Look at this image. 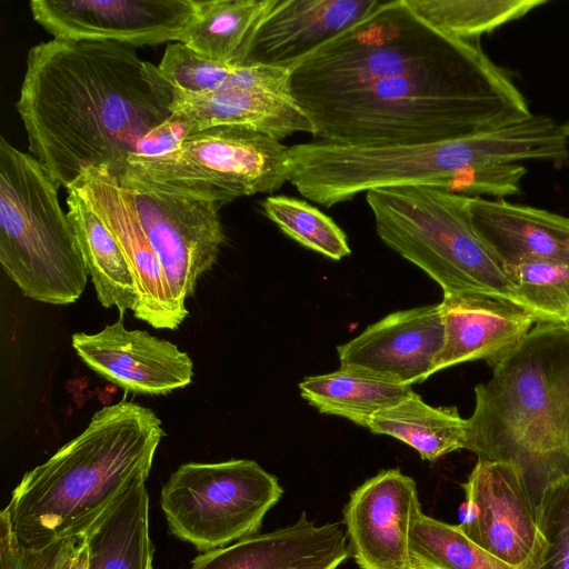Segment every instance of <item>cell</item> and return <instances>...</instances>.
<instances>
[{
  "mask_svg": "<svg viewBox=\"0 0 569 569\" xmlns=\"http://www.w3.org/2000/svg\"><path fill=\"white\" fill-rule=\"evenodd\" d=\"M445 341L440 303L389 313L337 347L340 368L412 386L433 375Z\"/></svg>",
  "mask_w": 569,
  "mask_h": 569,
  "instance_id": "cell-16",
  "label": "cell"
},
{
  "mask_svg": "<svg viewBox=\"0 0 569 569\" xmlns=\"http://www.w3.org/2000/svg\"><path fill=\"white\" fill-rule=\"evenodd\" d=\"M537 519L546 548L536 569H569V476L543 488Z\"/></svg>",
  "mask_w": 569,
  "mask_h": 569,
  "instance_id": "cell-33",
  "label": "cell"
},
{
  "mask_svg": "<svg viewBox=\"0 0 569 569\" xmlns=\"http://www.w3.org/2000/svg\"><path fill=\"white\" fill-rule=\"evenodd\" d=\"M467 197L422 186L366 192L381 241L427 273L443 295H482L525 308L505 266L475 231Z\"/></svg>",
  "mask_w": 569,
  "mask_h": 569,
  "instance_id": "cell-6",
  "label": "cell"
},
{
  "mask_svg": "<svg viewBox=\"0 0 569 569\" xmlns=\"http://www.w3.org/2000/svg\"><path fill=\"white\" fill-rule=\"evenodd\" d=\"M68 188L88 203L121 248L138 289L133 316L156 329H178L189 312L176 302L128 191L108 169L94 167L86 169Z\"/></svg>",
  "mask_w": 569,
  "mask_h": 569,
  "instance_id": "cell-14",
  "label": "cell"
},
{
  "mask_svg": "<svg viewBox=\"0 0 569 569\" xmlns=\"http://www.w3.org/2000/svg\"><path fill=\"white\" fill-rule=\"evenodd\" d=\"M171 111L187 121L192 132L240 127L280 141L296 132L312 133L309 119L292 97L259 89L227 87L207 93L173 89Z\"/></svg>",
  "mask_w": 569,
  "mask_h": 569,
  "instance_id": "cell-22",
  "label": "cell"
},
{
  "mask_svg": "<svg viewBox=\"0 0 569 569\" xmlns=\"http://www.w3.org/2000/svg\"><path fill=\"white\" fill-rule=\"evenodd\" d=\"M199 0H32L36 22L60 40L111 41L131 47L180 42Z\"/></svg>",
  "mask_w": 569,
  "mask_h": 569,
  "instance_id": "cell-13",
  "label": "cell"
},
{
  "mask_svg": "<svg viewBox=\"0 0 569 569\" xmlns=\"http://www.w3.org/2000/svg\"><path fill=\"white\" fill-rule=\"evenodd\" d=\"M128 191L142 229L157 254L172 296L184 310L198 280L216 263L224 232L220 204L124 177H116Z\"/></svg>",
  "mask_w": 569,
  "mask_h": 569,
  "instance_id": "cell-11",
  "label": "cell"
},
{
  "mask_svg": "<svg viewBox=\"0 0 569 569\" xmlns=\"http://www.w3.org/2000/svg\"><path fill=\"white\" fill-rule=\"evenodd\" d=\"M67 214L88 274L102 307L134 312L138 289L132 270L114 237L88 203L67 188Z\"/></svg>",
  "mask_w": 569,
  "mask_h": 569,
  "instance_id": "cell-24",
  "label": "cell"
},
{
  "mask_svg": "<svg viewBox=\"0 0 569 569\" xmlns=\"http://www.w3.org/2000/svg\"><path fill=\"white\" fill-rule=\"evenodd\" d=\"M383 0H277L246 63L292 68L375 11Z\"/></svg>",
  "mask_w": 569,
  "mask_h": 569,
  "instance_id": "cell-20",
  "label": "cell"
},
{
  "mask_svg": "<svg viewBox=\"0 0 569 569\" xmlns=\"http://www.w3.org/2000/svg\"><path fill=\"white\" fill-rule=\"evenodd\" d=\"M301 397L319 412L346 418L361 427L371 417L402 401L413 390L339 368L337 371L305 378Z\"/></svg>",
  "mask_w": 569,
  "mask_h": 569,
  "instance_id": "cell-27",
  "label": "cell"
},
{
  "mask_svg": "<svg viewBox=\"0 0 569 569\" xmlns=\"http://www.w3.org/2000/svg\"><path fill=\"white\" fill-rule=\"evenodd\" d=\"M421 18L456 38L479 42L503 24L526 17L548 0H406Z\"/></svg>",
  "mask_w": 569,
  "mask_h": 569,
  "instance_id": "cell-28",
  "label": "cell"
},
{
  "mask_svg": "<svg viewBox=\"0 0 569 569\" xmlns=\"http://www.w3.org/2000/svg\"><path fill=\"white\" fill-rule=\"evenodd\" d=\"M479 42L450 36L416 13L406 0H383L362 20L292 67L298 106L469 59Z\"/></svg>",
  "mask_w": 569,
  "mask_h": 569,
  "instance_id": "cell-8",
  "label": "cell"
},
{
  "mask_svg": "<svg viewBox=\"0 0 569 569\" xmlns=\"http://www.w3.org/2000/svg\"><path fill=\"white\" fill-rule=\"evenodd\" d=\"M173 87L136 48L52 39L33 46L17 110L29 151L64 188L88 168L119 173L171 116Z\"/></svg>",
  "mask_w": 569,
  "mask_h": 569,
  "instance_id": "cell-1",
  "label": "cell"
},
{
  "mask_svg": "<svg viewBox=\"0 0 569 569\" xmlns=\"http://www.w3.org/2000/svg\"><path fill=\"white\" fill-rule=\"evenodd\" d=\"M123 316L99 332L72 335V348L82 362L126 392L163 396L189 386V355L148 331L127 329Z\"/></svg>",
  "mask_w": 569,
  "mask_h": 569,
  "instance_id": "cell-17",
  "label": "cell"
},
{
  "mask_svg": "<svg viewBox=\"0 0 569 569\" xmlns=\"http://www.w3.org/2000/svg\"><path fill=\"white\" fill-rule=\"evenodd\" d=\"M61 187L31 153L0 139V264L21 293L70 305L84 291L88 271Z\"/></svg>",
  "mask_w": 569,
  "mask_h": 569,
  "instance_id": "cell-7",
  "label": "cell"
},
{
  "mask_svg": "<svg viewBox=\"0 0 569 569\" xmlns=\"http://www.w3.org/2000/svg\"><path fill=\"white\" fill-rule=\"evenodd\" d=\"M240 66L210 60L177 41L166 47L158 69L173 89L207 93L234 87Z\"/></svg>",
  "mask_w": 569,
  "mask_h": 569,
  "instance_id": "cell-32",
  "label": "cell"
},
{
  "mask_svg": "<svg viewBox=\"0 0 569 569\" xmlns=\"http://www.w3.org/2000/svg\"><path fill=\"white\" fill-rule=\"evenodd\" d=\"M61 569H87V548L83 537Z\"/></svg>",
  "mask_w": 569,
  "mask_h": 569,
  "instance_id": "cell-36",
  "label": "cell"
},
{
  "mask_svg": "<svg viewBox=\"0 0 569 569\" xmlns=\"http://www.w3.org/2000/svg\"><path fill=\"white\" fill-rule=\"evenodd\" d=\"M506 270L537 322L569 323V263L529 262Z\"/></svg>",
  "mask_w": 569,
  "mask_h": 569,
  "instance_id": "cell-31",
  "label": "cell"
},
{
  "mask_svg": "<svg viewBox=\"0 0 569 569\" xmlns=\"http://www.w3.org/2000/svg\"><path fill=\"white\" fill-rule=\"evenodd\" d=\"M82 537L66 539L41 549H28L14 537L0 515V569H61Z\"/></svg>",
  "mask_w": 569,
  "mask_h": 569,
  "instance_id": "cell-34",
  "label": "cell"
},
{
  "mask_svg": "<svg viewBox=\"0 0 569 569\" xmlns=\"http://www.w3.org/2000/svg\"><path fill=\"white\" fill-rule=\"evenodd\" d=\"M262 209L268 219L301 246L336 261L351 253L342 229L306 201L269 196L263 200Z\"/></svg>",
  "mask_w": 569,
  "mask_h": 569,
  "instance_id": "cell-30",
  "label": "cell"
},
{
  "mask_svg": "<svg viewBox=\"0 0 569 569\" xmlns=\"http://www.w3.org/2000/svg\"><path fill=\"white\" fill-rule=\"evenodd\" d=\"M569 159V138L551 117L531 114L453 139L396 146L311 141L289 147V182L330 208L373 189L422 186L468 197L488 196L493 164Z\"/></svg>",
  "mask_w": 569,
  "mask_h": 569,
  "instance_id": "cell-2",
  "label": "cell"
},
{
  "mask_svg": "<svg viewBox=\"0 0 569 569\" xmlns=\"http://www.w3.org/2000/svg\"><path fill=\"white\" fill-rule=\"evenodd\" d=\"M440 309L445 341L433 373L475 360L493 368L519 348L537 323L527 309L482 295H443Z\"/></svg>",
  "mask_w": 569,
  "mask_h": 569,
  "instance_id": "cell-18",
  "label": "cell"
},
{
  "mask_svg": "<svg viewBox=\"0 0 569 569\" xmlns=\"http://www.w3.org/2000/svg\"><path fill=\"white\" fill-rule=\"evenodd\" d=\"M467 450L510 462L538 501L569 476V323L537 322L523 342L475 387Z\"/></svg>",
  "mask_w": 569,
  "mask_h": 569,
  "instance_id": "cell-5",
  "label": "cell"
},
{
  "mask_svg": "<svg viewBox=\"0 0 569 569\" xmlns=\"http://www.w3.org/2000/svg\"><path fill=\"white\" fill-rule=\"evenodd\" d=\"M299 107L317 141L341 146L437 142L532 114L508 72L483 50L456 63Z\"/></svg>",
  "mask_w": 569,
  "mask_h": 569,
  "instance_id": "cell-3",
  "label": "cell"
},
{
  "mask_svg": "<svg viewBox=\"0 0 569 569\" xmlns=\"http://www.w3.org/2000/svg\"><path fill=\"white\" fill-rule=\"evenodd\" d=\"M147 478H136L82 536L87 569H153Z\"/></svg>",
  "mask_w": 569,
  "mask_h": 569,
  "instance_id": "cell-23",
  "label": "cell"
},
{
  "mask_svg": "<svg viewBox=\"0 0 569 569\" xmlns=\"http://www.w3.org/2000/svg\"><path fill=\"white\" fill-rule=\"evenodd\" d=\"M166 436L149 408L121 401L23 475L1 511L21 546L41 549L82 537L136 478L150 473Z\"/></svg>",
  "mask_w": 569,
  "mask_h": 569,
  "instance_id": "cell-4",
  "label": "cell"
},
{
  "mask_svg": "<svg viewBox=\"0 0 569 569\" xmlns=\"http://www.w3.org/2000/svg\"><path fill=\"white\" fill-rule=\"evenodd\" d=\"M277 0H199L196 19L180 42L230 66L244 64Z\"/></svg>",
  "mask_w": 569,
  "mask_h": 569,
  "instance_id": "cell-25",
  "label": "cell"
},
{
  "mask_svg": "<svg viewBox=\"0 0 569 569\" xmlns=\"http://www.w3.org/2000/svg\"><path fill=\"white\" fill-rule=\"evenodd\" d=\"M282 495L254 460L187 462L162 486L160 506L171 535L206 552L259 533Z\"/></svg>",
  "mask_w": 569,
  "mask_h": 569,
  "instance_id": "cell-10",
  "label": "cell"
},
{
  "mask_svg": "<svg viewBox=\"0 0 569 569\" xmlns=\"http://www.w3.org/2000/svg\"><path fill=\"white\" fill-rule=\"evenodd\" d=\"M563 133L569 138V121L565 122L562 126Z\"/></svg>",
  "mask_w": 569,
  "mask_h": 569,
  "instance_id": "cell-37",
  "label": "cell"
},
{
  "mask_svg": "<svg viewBox=\"0 0 569 569\" xmlns=\"http://www.w3.org/2000/svg\"><path fill=\"white\" fill-rule=\"evenodd\" d=\"M349 555L339 523L318 526L303 511L290 526L200 552L189 569H337Z\"/></svg>",
  "mask_w": 569,
  "mask_h": 569,
  "instance_id": "cell-19",
  "label": "cell"
},
{
  "mask_svg": "<svg viewBox=\"0 0 569 569\" xmlns=\"http://www.w3.org/2000/svg\"><path fill=\"white\" fill-rule=\"evenodd\" d=\"M190 133H192L190 124L172 114L167 121L154 128L143 138L137 148V152L132 156L153 158L168 153L178 148Z\"/></svg>",
  "mask_w": 569,
  "mask_h": 569,
  "instance_id": "cell-35",
  "label": "cell"
},
{
  "mask_svg": "<svg viewBox=\"0 0 569 569\" xmlns=\"http://www.w3.org/2000/svg\"><path fill=\"white\" fill-rule=\"evenodd\" d=\"M421 510L416 481L400 469L381 470L350 495L343 523L360 569H416L410 528Z\"/></svg>",
  "mask_w": 569,
  "mask_h": 569,
  "instance_id": "cell-15",
  "label": "cell"
},
{
  "mask_svg": "<svg viewBox=\"0 0 569 569\" xmlns=\"http://www.w3.org/2000/svg\"><path fill=\"white\" fill-rule=\"evenodd\" d=\"M462 489L458 527L465 535L515 569H536L546 541L521 471L510 462L478 458Z\"/></svg>",
  "mask_w": 569,
  "mask_h": 569,
  "instance_id": "cell-12",
  "label": "cell"
},
{
  "mask_svg": "<svg viewBox=\"0 0 569 569\" xmlns=\"http://www.w3.org/2000/svg\"><path fill=\"white\" fill-rule=\"evenodd\" d=\"M470 222L505 268L569 263V217L505 199L467 197Z\"/></svg>",
  "mask_w": 569,
  "mask_h": 569,
  "instance_id": "cell-21",
  "label": "cell"
},
{
  "mask_svg": "<svg viewBox=\"0 0 569 569\" xmlns=\"http://www.w3.org/2000/svg\"><path fill=\"white\" fill-rule=\"evenodd\" d=\"M409 547L416 569H515L468 538L458 525L422 510L412 521Z\"/></svg>",
  "mask_w": 569,
  "mask_h": 569,
  "instance_id": "cell-29",
  "label": "cell"
},
{
  "mask_svg": "<svg viewBox=\"0 0 569 569\" xmlns=\"http://www.w3.org/2000/svg\"><path fill=\"white\" fill-rule=\"evenodd\" d=\"M114 176L223 206L289 182V147L254 130L220 126L188 134L168 153L131 156Z\"/></svg>",
  "mask_w": 569,
  "mask_h": 569,
  "instance_id": "cell-9",
  "label": "cell"
},
{
  "mask_svg": "<svg viewBox=\"0 0 569 569\" xmlns=\"http://www.w3.org/2000/svg\"><path fill=\"white\" fill-rule=\"evenodd\" d=\"M367 428L410 446L421 459L431 462L466 449L468 441L467 419L456 407H432L416 392L375 413Z\"/></svg>",
  "mask_w": 569,
  "mask_h": 569,
  "instance_id": "cell-26",
  "label": "cell"
}]
</instances>
